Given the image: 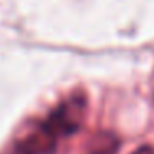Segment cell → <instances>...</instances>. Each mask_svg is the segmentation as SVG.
I'll return each instance as SVG.
<instances>
[{"mask_svg": "<svg viewBox=\"0 0 154 154\" xmlns=\"http://www.w3.org/2000/svg\"><path fill=\"white\" fill-rule=\"evenodd\" d=\"M85 113H86L85 96L83 94H73L51 111L47 121L43 123V128L55 137L70 136L83 126Z\"/></svg>", "mask_w": 154, "mask_h": 154, "instance_id": "1", "label": "cell"}, {"mask_svg": "<svg viewBox=\"0 0 154 154\" xmlns=\"http://www.w3.org/2000/svg\"><path fill=\"white\" fill-rule=\"evenodd\" d=\"M57 149V137L51 136L43 124L28 131L22 139L15 141L7 154H53Z\"/></svg>", "mask_w": 154, "mask_h": 154, "instance_id": "2", "label": "cell"}, {"mask_svg": "<svg viewBox=\"0 0 154 154\" xmlns=\"http://www.w3.org/2000/svg\"><path fill=\"white\" fill-rule=\"evenodd\" d=\"M121 141L111 131H100L93 134L88 141V154H118Z\"/></svg>", "mask_w": 154, "mask_h": 154, "instance_id": "3", "label": "cell"}, {"mask_svg": "<svg viewBox=\"0 0 154 154\" xmlns=\"http://www.w3.org/2000/svg\"><path fill=\"white\" fill-rule=\"evenodd\" d=\"M133 154H154V149L151 146H141L139 149H136Z\"/></svg>", "mask_w": 154, "mask_h": 154, "instance_id": "4", "label": "cell"}]
</instances>
